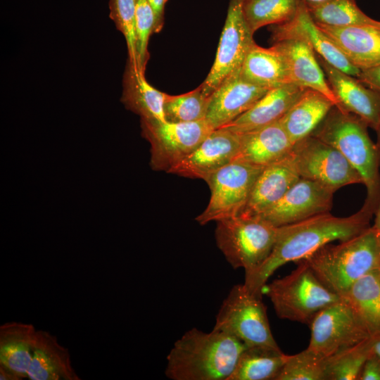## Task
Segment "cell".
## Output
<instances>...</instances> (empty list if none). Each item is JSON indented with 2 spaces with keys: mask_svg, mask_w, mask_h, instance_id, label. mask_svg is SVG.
<instances>
[{
  "mask_svg": "<svg viewBox=\"0 0 380 380\" xmlns=\"http://www.w3.org/2000/svg\"><path fill=\"white\" fill-rule=\"evenodd\" d=\"M374 25L376 27H378L379 29H380V21H377L376 20Z\"/></svg>",
  "mask_w": 380,
  "mask_h": 380,
  "instance_id": "cell-46",
  "label": "cell"
},
{
  "mask_svg": "<svg viewBox=\"0 0 380 380\" xmlns=\"http://www.w3.org/2000/svg\"><path fill=\"white\" fill-rule=\"evenodd\" d=\"M376 248L379 257V267H380V229L376 230Z\"/></svg>",
  "mask_w": 380,
  "mask_h": 380,
  "instance_id": "cell-44",
  "label": "cell"
},
{
  "mask_svg": "<svg viewBox=\"0 0 380 380\" xmlns=\"http://www.w3.org/2000/svg\"><path fill=\"white\" fill-rule=\"evenodd\" d=\"M308 7L323 4L329 0H303Z\"/></svg>",
  "mask_w": 380,
  "mask_h": 380,
  "instance_id": "cell-43",
  "label": "cell"
},
{
  "mask_svg": "<svg viewBox=\"0 0 380 380\" xmlns=\"http://www.w3.org/2000/svg\"><path fill=\"white\" fill-rule=\"evenodd\" d=\"M374 214L362 207L348 217L325 213L277 227L270 255L258 268L245 273L243 284L251 293L262 296L268 279L279 267L289 262H298L334 241H344L362 234L371 227Z\"/></svg>",
  "mask_w": 380,
  "mask_h": 380,
  "instance_id": "cell-1",
  "label": "cell"
},
{
  "mask_svg": "<svg viewBox=\"0 0 380 380\" xmlns=\"http://www.w3.org/2000/svg\"><path fill=\"white\" fill-rule=\"evenodd\" d=\"M342 298L351 306L371 336L380 332V267L356 280Z\"/></svg>",
  "mask_w": 380,
  "mask_h": 380,
  "instance_id": "cell-28",
  "label": "cell"
},
{
  "mask_svg": "<svg viewBox=\"0 0 380 380\" xmlns=\"http://www.w3.org/2000/svg\"><path fill=\"white\" fill-rule=\"evenodd\" d=\"M371 337L372 341V350L380 358V332Z\"/></svg>",
  "mask_w": 380,
  "mask_h": 380,
  "instance_id": "cell-41",
  "label": "cell"
},
{
  "mask_svg": "<svg viewBox=\"0 0 380 380\" xmlns=\"http://www.w3.org/2000/svg\"><path fill=\"white\" fill-rule=\"evenodd\" d=\"M293 144L280 121L240 134V146L234 160L265 167L288 156Z\"/></svg>",
  "mask_w": 380,
  "mask_h": 380,
  "instance_id": "cell-21",
  "label": "cell"
},
{
  "mask_svg": "<svg viewBox=\"0 0 380 380\" xmlns=\"http://www.w3.org/2000/svg\"><path fill=\"white\" fill-rule=\"evenodd\" d=\"M335 191L300 177L273 206L260 217L279 227L329 213Z\"/></svg>",
  "mask_w": 380,
  "mask_h": 380,
  "instance_id": "cell-13",
  "label": "cell"
},
{
  "mask_svg": "<svg viewBox=\"0 0 380 380\" xmlns=\"http://www.w3.org/2000/svg\"><path fill=\"white\" fill-rule=\"evenodd\" d=\"M372 337L328 356L326 380H357L372 353Z\"/></svg>",
  "mask_w": 380,
  "mask_h": 380,
  "instance_id": "cell-32",
  "label": "cell"
},
{
  "mask_svg": "<svg viewBox=\"0 0 380 380\" xmlns=\"http://www.w3.org/2000/svg\"><path fill=\"white\" fill-rule=\"evenodd\" d=\"M284 57L291 82L303 89H311L324 94L335 106L338 101L329 86L315 52L307 42L286 39L272 45Z\"/></svg>",
  "mask_w": 380,
  "mask_h": 380,
  "instance_id": "cell-19",
  "label": "cell"
},
{
  "mask_svg": "<svg viewBox=\"0 0 380 380\" xmlns=\"http://www.w3.org/2000/svg\"><path fill=\"white\" fill-rule=\"evenodd\" d=\"M328 357L307 348L289 355L276 380H326Z\"/></svg>",
  "mask_w": 380,
  "mask_h": 380,
  "instance_id": "cell-34",
  "label": "cell"
},
{
  "mask_svg": "<svg viewBox=\"0 0 380 380\" xmlns=\"http://www.w3.org/2000/svg\"><path fill=\"white\" fill-rule=\"evenodd\" d=\"M367 125L357 116L334 106L311 134L337 148L358 172L367 190L362 207L376 213L380 203V148Z\"/></svg>",
  "mask_w": 380,
  "mask_h": 380,
  "instance_id": "cell-3",
  "label": "cell"
},
{
  "mask_svg": "<svg viewBox=\"0 0 380 380\" xmlns=\"http://www.w3.org/2000/svg\"><path fill=\"white\" fill-rule=\"evenodd\" d=\"M317 59L338 101L336 106L357 116L376 130L380 123V94L320 56Z\"/></svg>",
  "mask_w": 380,
  "mask_h": 380,
  "instance_id": "cell-16",
  "label": "cell"
},
{
  "mask_svg": "<svg viewBox=\"0 0 380 380\" xmlns=\"http://www.w3.org/2000/svg\"><path fill=\"white\" fill-rule=\"evenodd\" d=\"M153 8L156 17V27L155 32H159L163 25L164 8L167 0H148Z\"/></svg>",
  "mask_w": 380,
  "mask_h": 380,
  "instance_id": "cell-39",
  "label": "cell"
},
{
  "mask_svg": "<svg viewBox=\"0 0 380 380\" xmlns=\"http://www.w3.org/2000/svg\"><path fill=\"white\" fill-rule=\"evenodd\" d=\"M216 243L234 269L245 273L260 266L275 243L277 227L257 216L237 215L216 222Z\"/></svg>",
  "mask_w": 380,
  "mask_h": 380,
  "instance_id": "cell-6",
  "label": "cell"
},
{
  "mask_svg": "<svg viewBox=\"0 0 380 380\" xmlns=\"http://www.w3.org/2000/svg\"><path fill=\"white\" fill-rule=\"evenodd\" d=\"M357 380H380V358L372 350L366 360Z\"/></svg>",
  "mask_w": 380,
  "mask_h": 380,
  "instance_id": "cell-37",
  "label": "cell"
},
{
  "mask_svg": "<svg viewBox=\"0 0 380 380\" xmlns=\"http://www.w3.org/2000/svg\"><path fill=\"white\" fill-rule=\"evenodd\" d=\"M243 1H229L215 61L205 80L200 85L206 97L209 98L229 76L241 70L248 53L255 43L253 33L244 17Z\"/></svg>",
  "mask_w": 380,
  "mask_h": 380,
  "instance_id": "cell-11",
  "label": "cell"
},
{
  "mask_svg": "<svg viewBox=\"0 0 380 380\" xmlns=\"http://www.w3.org/2000/svg\"><path fill=\"white\" fill-rule=\"evenodd\" d=\"M291 156L300 177L334 191L346 185L362 184L360 175L337 148L313 135L296 142Z\"/></svg>",
  "mask_w": 380,
  "mask_h": 380,
  "instance_id": "cell-10",
  "label": "cell"
},
{
  "mask_svg": "<svg viewBox=\"0 0 380 380\" xmlns=\"http://www.w3.org/2000/svg\"><path fill=\"white\" fill-rule=\"evenodd\" d=\"M300 260L308 264L327 288L342 298L356 280L379 267L376 231L371 226L337 245L327 243Z\"/></svg>",
  "mask_w": 380,
  "mask_h": 380,
  "instance_id": "cell-4",
  "label": "cell"
},
{
  "mask_svg": "<svg viewBox=\"0 0 380 380\" xmlns=\"http://www.w3.org/2000/svg\"><path fill=\"white\" fill-rule=\"evenodd\" d=\"M268 91L243 80L239 70L210 95L205 120L213 129L222 127L249 110Z\"/></svg>",
  "mask_w": 380,
  "mask_h": 380,
  "instance_id": "cell-17",
  "label": "cell"
},
{
  "mask_svg": "<svg viewBox=\"0 0 380 380\" xmlns=\"http://www.w3.org/2000/svg\"><path fill=\"white\" fill-rule=\"evenodd\" d=\"M300 178L291 153L285 158L265 166L239 215L260 216L280 200Z\"/></svg>",
  "mask_w": 380,
  "mask_h": 380,
  "instance_id": "cell-18",
  "label": "cell"
},
{
  "mask_svg": "<svg viewBox=\"0 0 380 380\" xmlns=\"http://www.w3.org/2000/svg\"><path fill=\"white\" fill-rule=\"evenodd\" d=\"M273 43L286 39L303 40L328 63L357 77L360 72L329 36L315 22L303 0L289 21L271 27Z\"/></svg>",
  "mask_w": 380,
  "mask_h": 380,
  "instance_id": "cell-14",
  "label": "cell"
},
{
  "mask_svg": "<svg viewBox=\"0 0 380 380\" xmlns=\"http://www.w3.org/2000/svg\"><path fill=\"white\" fill-rule=\"evenodd\" d=\"M308 9L317 24L327 26L374 25L376 21L358 7L355 0H329Z\"/></svg>",
  "mask_w": 380,
  "mask_h": 380,
  "instance_id": "cell-30",
  "label": "cell"
},
{
  "mask_svg": "<svg viewBox=\"0 0 380 380\" xmlns=\"http://www.w3.org/2000/svg\"><path fill=\"white\" fill-rule=\"evenodd\" d=\"M264 167L234 160L210 174L205 179L210 189V198L196 220L203 225L239 215Z\"/></svg>",
  "mask_w": 380,
  "mask_h": 380,
  "instance_id": "cell-8",
  "label": "cell"
},
{
  "mask_svg": "<svg viewBox=\"0 0 380 380\" xmlns=\"http://www.w3.org/2000/svg\"><path fill=\"white\" fill-rule=\"evenodd\" d=\"M334 106L322 93L306 89L279 121L294 144L311 135Z\"/></svg>",
  "mask_w": 380,
  "mask_h": 380,
  "instance_id": "cell-24",
  "label": "cell"
},
{
  "mask_svg": "<svg viewBox=\"0 0 380 380\" xmlns=\"http://www.w3.org/2000/svg\"><path fill=\"white\" fill-rule=\"evenodd\" d=\"M309 326L311 336L308 348L327 357L371 336L343 298L319 312Z\"/></svg>",
  "mask_w": 380,
  "mask_h": 380,
  "instance_id": "cell-12",
  "label": "cell"
},
{
  "mask_svg": "<svg viewBox=\"0 0 380 380\" xmlns=\"http://www.w3.org/2000/svg\"><path fill=\"white\" fill-rule=\"evenodd\" d=\"M289 274L266 284L262 289L277 315L309 325L315 315L341 298L327 288L303 260Z\"/></svg>",
  "mask_w": 380,
  "mask_h": 380,
  "instance_id": "cell-5",
  "label": "cell"
},
{
  "mask_svg": "<svg viewBox=\"0 0 380 380\" xmlns=\"http://www.w3.org/2000/svg\"><path fill=\"white\" fill-rule=\"evenodd\" d=\"M209 98L203 94L200 86L180 95L165 94L163 105L165 120L181 123L205 120Z\"/></svg>",
  "mask_w": 380,
  "mask_h": 380,
  "instance_id": "cell-33",
  "label": "cell"
},
{
  "mask_svg": "<svg viewBox=\"0 0 380 380\" xmlns=\"http://www.w3.org/2000/svg\"><path fill=\"white\" fill-rule=\"evenodd\" d=\"M37 330L33 324L8 322L0 326V364L27 378Z\"/></svg>",
  "mask_w": 380,
  "mask_h": 380,
  "instance_id": "cell-26",
  "label": "cell"
},
{
  "mask_svg": "<svg viewBox=\"0 0 380 380\" xmlns=\"http://www.w3.org/2000/svg\"><path fill=\"white\" fill-rule=\"evenodd\" d=\"M246 81L267 89L292 84L283 56L273 46L264 48L255 43L240 70Z\"/></svg>",
  "mask_w": 380,
  "mask_h": 380,
  "instance_id": "cell-25",
  "label": "cell"
},
{
  "mask_svg": "<svg viewBox=\"0 0 380 380\" xmlns=\"http://www.w3.org/2000/svg\"><path fill=\"white\" fill-rule=\"evenodd\" d=\"M300 0H247L243 1L245 19L251 32L265 25H278L290 20Z\"/></svg>",
  "mask_w": 380,
  "mask_h": 380,
  "instance_id": "cell-31",
  "label": "cell"
},
{
  "mask_svg": "<svg viewBox=\"0 0 380 380\" xmlns=\"http://www.w3.org/2000/svg\"><path fill=\"white\" fill-rule=\"evenodd\" d=\"M357 78L366 87L380 94V64L360 70Z\"/></svg>",
  "mask_w": 380,
  "mask_h": 380,
  "instance_id": "cell-38",
  "label": "cell"
},
{
  "mask_svg": "<svg viewBox=\"0 0 380 380\" xmlns=\"http://www.w3.org/2000/svg\"><path fill=\"white\" fill-rule=\"evenodd\" d=\"M376 131V133H377V142H376V144L379 146V148H380V123H379V127H378V128H377V129Z\"/></svg>",
  "mask_w": 380,
  "mask_h": 380,
  "instance_id": "cell-45",
  "label": "cell"
},
{
  "mask_svg": "<svg viewBox=\"0 0 380 380\" xmlns=\"http://www.w3.org/2000/svg\"><path fill=\"white\" fill-rule=\"evenodd\" d=\"M109 5L110 17L125 38L129 64L139 68L136 37V0H110Z\"/></svg>",
  "mask_w": 380,
  "mask_h": 380,
  "instance_id": "cell-35",
  "label": "cell"
},
{
  "mask_svg": "<svg viewBox=\"0 0 380 380\" xmlns=\"http://www.w3.org/2000/svg\"><path fill=\"white\" fill-rule=\"evenodd\" d=\"M288 357L280 348L246 347L228 380H276Z\"/></svg>",
  "mask_w": 380,
  "mask_h": 380,
  "instance_id": "cell-29",
  "label": "cell"
},
{
  "mask_svg": "<svg viewBox=\"0 0 380 380\" xmlns=\"http://www.w3.org/2000/svg\"><path fill=\"white\" fill-rule=\"evenodd\" d=\"M244 1H247V0H244Z\"/></svg>",
  "mask_w": 380,
  "mask_h": 380,
  "instance_id": "cell-47",
  "label": "cell"
},
{
  "mask_svg": "<svg viewBox=\"0 0 380 380\" xmlns=\"http://www.w3.org/2000/svg\"><path fill=\"white\" fill-rule=\"evenodd\" d=\"M213 329L228 334L246 347L279 348L274 338L262 296L246 286H234L217 314Z\"/></svg>",
  "mask_w": 380,
  "mask_h": 380,
  "instance_id": "cell-7",
  "label": "cell"
},
{
  "mask_svg": "<svg viewBox=\"0 0 380 380\" xmlns=\"http://www.w3.org/2000/svg\"><path fill=\"white\" fill-rule=\"evenodd\" d=\"M141 126L143 137L151 144V167L167 173L213 130L205 120L172 123L141 119Z\"/></svg>",
  "mask_w": 380,
  "mask_h": 380,
  "instance_id": "cell-9",
  "label": "cell"
},
{
  "mask_svg": "<svg viewBox=\"0 0 380 380\" xmlns=\"http://www.w3.org/2000/svg\"><path fill=\"white\" fill-rule=\"evenodd\" d=\"M372 227L376 230L380 229V203L375 213V219L374 224Z\"/></svg>",
  "mask_w": 380,
  "mask_h": 380,
  "instance_id": "cell-42",
  "label": "cell"
},
{
  "mask_svg": "<svg viewBox=\"0 0 380 380\" xmlns=\"http://www.w3.org/2000/svg\"><path fill=\"white\" fill-rule=\"evenodd\" d=\"M30 380H80L72 367L68 349L56 336L37 330L32 360L27 372Z\"/></svg>",
  "mask_w": 380,
  "mask_h": 380,
  "instance_id": "cell-23",
  "label": "cell"
},
{
  "mask_svg": "<svg viewBox=\"0 0 380 380\" xmlns=\"http://www.w3.org/2000/svg\"><path fill=\"white\" fill-rule=\"evenodd\" d=\"M165 94L151 86L144 71L128 63L124 77L122 101L141 119L165 120L163 105Z\"/></svg>",
  "mask_w": 380,
  "mask_h": 380,
  "instance_id": "cell-27",
  "label": "cell"
},
{
  "mask_svg": "<svg viewBox=\"0 0 380 380\" xmlns=\"http://www.w3.org/2000/svg\"><path fill=\"white\" fill-rule=\"evenodd\" d=\"M240 134L225 127L213 129L201 144L168 173L205 180L236 158Z\"/></svg>",
  "mask_w": 380,
  "mask_h": 380,
  "instance_id": "cell-15",
  "label": "cell"
},
{
  "mask_svg": "<svg viewBox=\"0 0 380 380\" xmlns=\"http://www.w3.org/2000/svg\"><path fill=\"white\" fill-rule=\"evenodd\" d=\"M319 27L359 70L380 64V29L374 25Z\"/></svg>",
  "mask_w": 380,
  "mask_h": 380,
  "instance_id": "cell-22",
  "label": "cell"
},
{
  "mask_svg": "<svg viewBox=\"0 0 380 380\" xmlns=\"http://www.w3.org/2000/svg\"><path fill=\"white\" fill-rule=\"evenodd\" d=\"M0 379L1 380H21L19 375L8 369L6 366L0 364Z\"/></svg>",
  "mask_w": 380,
  "mask_h": 380,
  "instance_id": "cell-40",
  "label": "cell"
},
{
  "mask_svg": "<svg viewBox=\"0 0 380 380\" xmlns=\"http://www.w3.org/2000/svg\"><path fill=\"white\" fill-rule=\"evenodd\" d=\"M305 89L294 84L270 89L249 110L222 127L240 134L274 123L280 120Z\"/></svg>",
  "mask_w": 380,
  "mask_h": 380,
  "instance_id": "cell-20",
  "label": "cell"
},
{
  "mask_svg": "<svg viewBox=\"0 0 380 380\" xmlns=\"http://www.w3.org/2000/svg\"><path fill=\"white\" fill-rule=\"evenodd\" d=\"M135 19L137 63L139 69L145 71L149 58L148 39L156 27V14L148 0H136Z\"/></svg>",
  "mask_w": 380,
  "mask_h": 380,
  "instance_id": "cell-36",
  "label": "cell"
},
{
  "mask_svg": "<svg viewBox=\"0 0 380 380\" xmlns=\"http://www.w3.org/2000/svg\"><path fill=\"white\" fill-rule=\"evenodd\" d=\"M246 348L223 331L206 333L193 328L170 350L165 375L172 380H228Z\"/></svg>",
  "mask_w": 380,
  "mask_h": 380,
  "instance_id": "cell-2",
  "label": "cell"
}]
</instances>
